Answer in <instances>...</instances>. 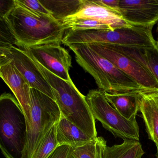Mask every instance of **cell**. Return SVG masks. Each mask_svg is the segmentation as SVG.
<instances>
[{"label": "cell", "mask_w": 158, "mask_h": 158, "mask_svg": "<svg viewBox=\"0 0 158 158\" xmlns=\"http://www.w3.org/2000/svg\"><path fill=\"white\" fill-rule=\"evenodd\" d=\"M80 19H94L102 22L108 25L111 30L132 26L123 19L119 12L102 5L97 1L81 0L77 12L64 20Z\"/></svg>", "instance_id": "obj_13"}, {"label": "cell", "mask_w": 158, "mask_h": 158, "mask_svg": "<svg viewBox=\"0 0 158 158\" xmlns=\"http://www.w3.org/2000/svg\"><path fill=\"white\" fill-rule=\"evenodd\" d=\"M145 91L109 93L105 92L107 101L123 117L128 120L136 118L139 111L140 94Z\"/></svg>", "instance_id": "obj_16"}, {"label": "cell", "mask_w": 158, "mask_h": 158, "mask_svg": "<svg viewBox=\"0 0 158 158\" xmlns=\"http://www.w3.org/2000/svg\"><path fill=\"white\" fill-rule=\"evenodd\" d=\"M73 149L69 146H59L48 158H71Z\"/></svg>", "instance_id": "obj_25"}, {"label": "cell", "mask_w": 158, "mask_h": 158, "mask_svg": "<svg viewBox=\"0 0 158 158\" xmlns=\"http://www.w3.org/2000/svg\"><path fill=\"white\" fill-rule=\"evenodd\" d=\"M58 147L55 124L43 138L31 158H48Z\"/></svg>", "instance_id": "obj_21"}, {"label": "cell", "mask_w": 158, "mask_h": 158, "mask_svg": "<svg viewBox=\"0 0 158 158\" xmlns=\"http://www.w3.org/2000/svg\"><path fill=\"white\" fill-rule=\"evenodd\" d=\"M56 128L59 146H69L74 149L94 140L62 115Z\"/></svg>", "instance_id": "obj_15"}, {"label": "cell", "mask_w": 158, "mask_h": 158, "mask_svg": "<svg viewBox=\"0 0 158 158\" xmlns=\"http://www.w3.org/2000/svg\"><path fill=\"white\" fill-rule=\"evenodd\" d=\"M27 124L24 112L14 95L0 96V149L6 158H24Z\"/></svg>", "instance_id": "obj_4"}, {"label": "cell", "mask_w": 158, "mask_h": 158, "mask_svg": "<svg viewBox=\"0 0 158 158\" xmlns=\"http://www.w3.org/2000/svg\"><path fill=\"white\" fill-rule=\"evenodd\" d=\"M106 141L98 137L91 142L73 149L72 158H102Z\"/></svg>", "instance_id": "obj_20"}, {"label": "cell", "mask_w": 158, "mask_h": 158, "mask_svg": "<svg viewBox=\"0 0 158 158\" xmlns=\"http://www.w3.org/2000/svg\"><path fill=\"white\" fill-rule=\"evenodd\" d=\"M62 24L67 30H111L106 24L87 19H80L73 20H64Z\"/></svg>", "instance_id": "obj_22"}, {"label": "cell", "mask_w": 158, "mask_h": 158, "mask_svg": "<svg viewBox=\"0 0 158 158\" xmlns=\"http://www.w3.org/2000/svg\"><path fill=\"white\" fill-rule=\"evenodd\" d=\"M156 156L157 158H158V147H157V153L156 154Z\"/></svg>", "instance_id": "obj_30"}, {"label": "cell", "mask_w": 158, "mask_h": 158, "mask_svg": "<svg viewBox=\"0 0 158 158\" xmlns=\"http://www.w3.org/2000/svg\"><path fill=\"white\" fill-rule=\"evenodd\" d=\"M4 19L17 47L25 49L42 45L61 44L67 29L51 15L36 13L15 0Z\"/></svg>", "instance_id": "obj_1"}, {"label": "cell", "mask_w": 158, "mask_h": 158, "mask_svg": "<svg viewBox=\"0 0 158 158\" xmlns=\"http://www.w3.org/2000/svg\"><path fill=\"white\" fill-rule=\"evenodd\" d=\"M140 96L139 111L148 138L158 147V92H143Z\"/></svg>", "instance_id": "obj_14"}, {"label": "cell", "mask_w": 158, "mask_h": 158, "mask_svg": "<svg viewBox=\"0 0 158 158\" xmlns=\"http://www.w3.org/2000/svg\"><path fill=\"white\" fill-rule=\"evenodd\" d=\"M31 58L51 86L54 100L61 115L93 139L97 138L95 120L92 115L86 97L81 93L72 80L68 81L57 77Z\"/></svg>", "instance_id": "obj_2"}, {"label": "cell", "mask_w": 158, "mask_h": 158, "mask_svg": "<svg viewBox=\"0 0 158 158\" xmlns=\"http://www.w3.org/2000/svg\"><path fill=\"white\" fill-rule=\"evenodd\" d=\"M31 58L48 71L66 81L71 80L69 70L72 59L61 44L42 45L23 49Z\"/></svg>", "instance_id": "obj_9"}, {"label": "cell", "mask_w": 158, "mask_h": 158, "mask_svg": "<svg viewBox=\"0 0 158 158\" xmlns=\"http://www.w3.org/2000/svg\"><path fill=\"white\" fill-rule=\"evenodd\" d=\"M97 53L106 58L118 69L131 77L143 89L158 92V83L143 66L129 57L104 44H87Z\"/></svg>", "instance_id": "obj_8"}, {"label": "cell", "mask_w": 158, "mask_h": 158, "mask_svg": "<svg viewBox=\"0 0 158 158\" xmlns=\"http://www.w3.org/2000/svg\"><path fill=\"white\" fill-rule=\"evenodd\" d=\"M6 58L10 59L30 88L38 90L54 100L51 86L24 49L11 45L6 53Z\"/></svg>", "instance_id": "obj_10"}, {"label": "cell", "mask_w": 158, "mask_h": 158, "mask_svg": "<svg viewBox=\"0 0 158 158\" xmlns=\"http://www.w3.org/2000/svg\"><path fill=\"white\" fill-rule=\"evenodd\" d=\"M0 66H1V62H0Z\"/></svg>", "instance_id": "obj_31"}, {"label": "cell", "mask_w": 158, "mask_h": 158, "mask_svg": "<svg viewBox=\"0 0 158 158\" xmlns=\"http://www.w3.org/2000/svg\"></svg>", "instance_id": "obj_32"}, {"label": "cell", "mask_w": 158, "mask_h": 158, "mask_svg": "<svg viewBox=\"0 0 158 158\" xmlns=\"http://www.w3.org/2000/svg\"><path fill=\"white\" fill-rule=\"evenodd\" d=\"M0 41L15 45V40L4 20L0 19Z\"/></svg>", "instance_id": "obj_24"}, {"label": "cell", "mask_w": 158, "mask_h": 158, "mask_svg": "<svg viewBox=\"0 0 158 158\" xmlns=\"http://www.w3.org/2000/svg\"><path fill=\"white\" fill-rule=\"evenodd\" d=\"M105 45L141 64L153 75L158 83V48L157 46L142 49L123 45Z\"/></svg>", "instance_id": "obj_17"}, {"label": "cell", "mask_w": 158, "mask_h": 158, "mask_svg": "<svg viewBox=\"0 0 158 158\" xmlns=\"http://www.w3.org/2000/svg\"><path fill=\"white\" fill-rule=\"evenodd\" d=\"M40 1L50 12L53 18L61 23L68 17L76 14L81 4V0H40Z\"/></svg>", "instance_id": "obj_19"}, {"label": "cell", "mask_w": 158, "mask_h": 158, "mask_svg": "<svg viewBox=\"0 0 158 158\" xmlns=\"http://www.w3.org/2000/svg\"><path fill=\"white\" fill-rule=\"evenodd\" d=\"M30 122L27 127L24 158H31L43 138L61 117L54 100L38 90L30 88Z\"/></svg>", "instance_id": "obj_6"}, {"label": "cell", "mask_w": 158, "mask_h": 158, "mask_svg": "<svg viewBox=\"0 0 158 158\" xmlns=\"http://www.w3.org/2000/svg\"><path fill=\"white\" fill-rule=\"evenodd\" d=\"M66 46L75 54L77 63L95 80L99 90L109 93L147 91L131 77L89 46L77 43Z\"/></svg>", "instance_id": "obj_3"}, {"label": "cell", "mask_w": 158, "mask_h": 158, "mask_svg": "<svg viewBox=\"0 0 158 158\" xmlns=\"http://www.w3.org/2000/svg\"><path fill=\"white\" fill-rule=\"evenodd\" d=\"M119 9L131 26L153 28L158 22V0H120Z\"/></svg>", "instance_id": "obj_11"}, {"label": "cell", "mask_w": 158, "mask_h": 158, "mask_svg": "<svg viewBox=\"0 0 158 158\" xmlns=\"http://www.w3.org/2000/svg\"><path fill=\"white\" fill-rule=\"evenodd\" d=\"M157 32H158V37H157V41H156V45L157 47H158V25L157 27Z\"/></svg>", "instance_id": "obj_29"}, {"label": "cell", "mask_w": 158, "mask_h": 158, "mask_svg": "<svg viewBox=\"0 0 158 158\" xmlns=\"http://www.w3.org/2000/svg\"><path fill=\"white\" fill-rule=\"evenodd\" d=\"M85 97L94 119L115 137L139 141L140 130L136 118L128 120L123 117L107 101L104 91L90 90Z\"/></svg>", "instance_id": "obj_7"}, {"label": "cell", "mask_w": 158, "mask_h": 158, "mask_svg": "<svg viewBox=\"0 0 158 158\" xmlns=\"http://www.w3.org/2000/svg\"><path fill=\"white\" fill-rule=\"evenodd\" d=\"M13 45L0 41V62L6 58V53Z\"/></svg>", "instance_id": "obj_28"}, {"label": "cell", "mask_w": 158, "mask_h": 158, "mask_svg": "<svg viewBox=\"0 0 158 158\" xmlns=\"http://www.w3.org/2000/svg\"><path fill=\"white\" fill-rule=\"evenodd\" d=\"M152 27L131 26L114 30H66L62 40L64 45L101 43L146 49L156 47Z\"/></svg>", "instance_id": "obj_5"}, {"label": "cell", "mask_w": 158, "mask_h": 158, "mask_svg": "<svg viewBox=\"0 0 158 158\" xmlns=\"http://www.w3.org/2000/svg\"><path fill=\"white\" fill-rule=\"evenodd\" d=\"M19 3L28 9L40 14L51 15L50 12L42 4L40 0H18Z\"/></svg>", "instance_id": "obj_23"}, {"label": "cell", "mask_w": 158, "mask_h": 158, "mask_svg": "<svg viewBox=\"0 0 158 158\" xmlns=\"http://www.w3.org/2000/svg\"><path fill=\"white\" fill-rule=\"evenodd\" d=\"M0 78L10 88L26 116L27 127L30 122V87L8 58L1 62Z\"/></svg>", "instance_id": "obj_12"}, {"label": "cell", "mask_w": 158, "mask_h": 158, "mask_svg": "<svg viewBox=\"0 0 158 158\" xmlns=\"http://www.w3.org/2000/svg\"><path fill=\"white\" fill-rule=\"evenodd\" d=\"M144 154L139 141L124 140L121 144L107 146L102 158H142Z\"/></svg>", "instance_id": "obj_18"}, {"label": "cell", "mask_w": 158, "mask_h": 158, "mask_svg": "<svg viewBox=\"0 0 158 158\" xmlns=\"http://www.w3.org/2000/svg\"><path fill=\"white\" fill-rule=\"evenodd\" d=\"M119 1L120 0H112V1L100 0V1H97L102 5L119 13Z\"/></svg>", "instance_id": "obj_27"}, {"label": "cell", "mask_w": 158, "mask_h": 158, "mask_svg": "<svg viewBox=\"0 0 158 158\" xmlns=\"http://www.w3.org/2000/svg\"><path fill=\"white\" fill-rule=\"evenodd\" d=\"M15 4V0H0V19L4 21L5 18Z\"/></svg>", "instance_id": "obj_26"}]
</instances>
